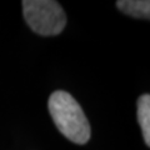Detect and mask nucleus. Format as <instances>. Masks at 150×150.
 Instances as JSON below:
<instances>
[{
  "instance_id": "nucleus-3",
  "label": "nucleus",
  "mask_w": 150,
  "mask_h": 150,
  "mask_svg": "<svg viewBox=\"0 0 150 150\" xmlns=\"http://www.w3.org/2000/svg\"><path fill=\"white\" fill-rule=\"evenodd\" d=\"M116 6L129 16L138 19L150 18V1L148 0H119L116 1Z\"/></svg>"
},
{
  "instance_id": "nucleus-4",
  "label": "nucleus",
  "mask_w": 150,
  "mask_h": 150,
  "mask_svg": "<svg viewBox=\"0 0 150 150\" xmlns=\"http://www.w3.org/2000/svg\"><path fill=\"white\" fill-rule=\"evenodd\" d=\"M138 121L143 131L145 144L150 146V96L144 94L138 99Z\"/></svg>"
},
{
  "instance_id": "nucleus-2",
  "label": "nucleus",
  "mask_w": 150,
  "mask_h": 150,
  "mask_svg": "<svg viewBox=\"0 0 150 150\" xmlns=\"http://www.w3.org/2000/svg\"><path fill=\"white\" fill-rule=\"evenodd\" d=\"M23 14L30 29L43 36L60 34L67 24L62 5L54 0H24Z\"/></svg>"
},
{
  "instance_id": "nucleus-1",
  "label": "nucleus",
  "mask_w": 150,
  "mask_h": 150,
  "mask_svg": "<svg viewBox=\"0 0 150 150\" xmlns=\"http://www.w3.org/2000/svg\"><path fill=\"white\" fill-rule=\"evenodd\" d=\"M49 112L56 128L65 138L75 144L83 145L90 139V124L79 103L63 90H56L48 101Z\"/></svg>"
}]
</instances>
